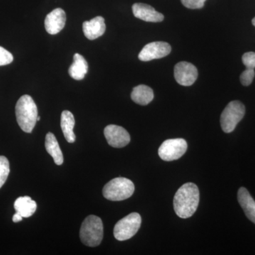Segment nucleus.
I'll return each instance as SVG.
<instances>
[{
	"mask_svg": "<svg viewBox=\"0 0 255 255\" xmlns=\"http://www.w3.org/2000/svg\"><path fill=\"white\" fill-rule=\"evenodd\" d=\"M23 217L18 213L16 212V214L13 216L12 221L14 223H18L22 221Z\"/></svg>",
	"mask_w": 255,
	"mask_h": 255,
	"instance_id": "nucleus-25",
	"label": "nucleus"
},
{
	"mask_svg": "<svg viewBox=\"0 0 255 255\" xmlns=\"http://www.w3.org/2000/svg\"><path fill=\"white\" fill-rule=\"evenodd\" d=\"M16 121L23 131L32 132L37 122L38 109L31 96L25 95L20 97L15 107Z\"/></svg>",
	"mask_w": 255,
	"mask_h": 255,
	"instance_id": "nucleus-2",
	"label": "nucleus"
},
{
	"mask_svg": "<svg viewBox=\"0 0 255 255\" xmlns=\"http://www.w3.org/2000/svg\"><path fill=\"white\" fill-rule=\"evenodd\" d=\"M9 172V160L4 156H0V189L7 179Z\"/></svg>",
	"mask_w": 255,
	"mask_h": 255,
	"instance_id": "nucleus-20",
	"label": "nucleus"
},
{
	"mask_svg": "<svg viewBox=\"0 0 255 255\" xmlns=\"http://www.w3.org/2000/svg\"><path fill=\"white\" fill-rule=\"evenodd\" d=\"M14 57L10 52L0 46V66L9 65L12 63Z\"/></svg>",
	"mask_w": 255,
	"mask_h": 255,
	"instance_id": "nucleus-22",
	"label": "nucleus"
},
{
	"mask_svg": "<svg viewBox=\"0 0 255 255\" xmlns=\"http://www.w3.org/2000/svg\"><path fill=\"white\" fill-rule=\"evenodd\" d=\"M104 132L109 145L112 147L121 148L127 146L130 141L128 132L124 128L119 126H107Z\"/></svg>",
	"mask_w": 255,
	"mask_h": 255,
	"instance_id": "nucleus-10",
	"label": "nucleus"
},
{
	"mask_svg": "<svg viewBox=\"0 0 255 255\" xmlns=\"http://www.w3.org/2000/svg\"><path fill=\"white\" fill-rule=\"evenodd\" d=\"M132 13L135 17L147 22H161L164 20V15L156 11L150 5L135 3L132 6Z\"/></svg>",
	"mask_w": 255,
	"mask_h": 255,
	"instance_id": "nucleus-12",
	"label": "nucleus"
},
{
	"mask_svg": "<svg viewBox=\"0 0 255 255\" xmlns=\"http://www.w3.org/2000/svg\"><path fill=\"white\" fill-rule=\"evenodd\" d=\"M83 32L89 40H95L102 36L106 31L105 18L102 16H97L89 21L83 23Z\"/></svg>",
	"mask_w": 255,
	"mask_h": 255,
	"instance_id": "nucleus-13",
	"label": "nucleus"
},
{
	"mask_svg": "<svg viewBox=\"0 0 255 255\" xmlns=\"http://www.w3.org/2000/svg\"><path fill=\"white\" fill-rule=\"evenodd\" d=\"M135 186L130 179L117 177L112 179L103 188V195L112 201H120L128 199L133 194Z\"/></svg>",
	"mask_w": 255,
	"mask_h": 255,
	"instance_id": "nucleus-4",
	"label": "nucleus"
},
{
	"mask_svg": "<svg viewBox=\"0 0 255 255\" xmlns=\"http://www.w3.org/2000/svg\"><path fill=\"white\" fill-rule=\"evenodd\" d=\"M75 121L73 114L70 111H63L60 118V127L63 130L64 136L67 141L73 143L76 140V136L74 133V127Z\"/></svg>",
	"mask_w": 255,
	"mask_h": 255,
	"instance_id": "nucleus-16",
	"label": "nucleus"
},
{
	"mask_svg": "<svg viewBox=\"0 0 255 255\" xmlns=\"http://www.w3.org/2000/svg\"><path fill=\"white\" fill-rule=\"evenodd\" d=\"M14 209L23 218H29L36 212L37 204L29 196H21L15 201Z\"/></svg>",
	"mask_w": 255,
	"mask_h": 255,
	"instance_id": "nucleus-18",
	"label": "nucleus"
},
{
	"mask_svg": "<svg viewBox=\"0 0 255 255\" xmlns=\"http://www.w3.org/2000/svg\"><path fill=\"white\" fill-rule=\"evenodd\" d=\"M255 76V72L254 70H251V69H246L243 73L241 74V82L242 85L244 86H249L253 82L254 80Z\"/></svg>",
	"mask_w": 255,
	"mask_h": 255,
	"instance_id": "nucleus-21",
	"label": "nucleus"
},
{
	"mask_svg": "<svg viewBox=\"0 0 255 255\" xmlns=\"http://www.w3.org/2000/svg\"><path fill=\"white\" fill-rule=\"evenodd\" d=\"M73 60V63L69 68V75L74 80H83L88 72V63L85 58L79 53H75Z\"/></svg>",
	"mask_w": 255,
	"mask_h": 255,
	"instance_id": "nucleus-15",
	"label": "nucleus"
},
{
	"mask_svg": "<svg viewBox=\"0 0 255 255\" xmlns=\"http://www.w3.org/2000/svg\"><path fill=\"white\" fill-rule=\"evenodd\" d=\"M174 78L182 86H191L198 78L197 68L188 62H179L174 66Z\"/></svg>",
	"mask_w": 255,
	"mask_h": 255,
	"instance_id": "nucleus-9",
	"label": "nucleus"
},
{
	"mask_svg": "<svg viewBox=\"0 0 255 255\" xmlns=\"http://www.w3.org/2000/svg\"><path fill=\"white\" fill-rule=\"evenodd\" d=\"M246 114V107L240 101L230 102L221 116V126L223 131L230 133L236 129Z\"/></svg>",
	"mask_w": 255,
	"mask_h": 255,
	"instance_id": "nucleus-5",
	"label": "nucleus"
},
{
	"mask_svg": "<svg viewBox=\"0 0 255 255\" xmlns=\"http://www.w3.org/2000/svg\"><path fill=\"white\" fill-rule=\"evenodd\" d=\"M243 63L247 69L254 70L255 68V53L254 52H248L243 55Z\"/></svg>",
	"mask_w": 255,
	"mask_h": 255,
	"instance_id": "nucleus-23",
	"label": "nucleus"
},
{
	"mask_svg": "<svg viewBox=\"0 0 255 255\" xmlns=\"http://www.w3.org/2000/svg\"><path fill=\"white\" fill-rule=\"evenodd\" d=\"M104 226L98 216L90 215L82 223L80 237L84 245L91 248L100 246L103 239Z\"/></svg>",
	"mask_w": 255,
	"mask_h": 255,
	"instance_id": "nucleus-3",
	"label": "nucleus"
},
{
	"mask_svg": "<svg viewBox=\"0 0 255 255\" xmlns=\"http://www.w3.org/2000/svg\"><path fill=\"white\" fill-rule=\"evenodd\" d=\"M131 99L139 105L145 106L150 104L154 99L153 90L147 85H140L134 87L131 93Z\"/></svg>",
	"mask_w": 255,
	"mask_h": 255,
	"instance_id": "nucleus-17",
	"label": "nucleus"
},
{
	"mask_svg": "<svg viewBox=\"0 0 255 255\" xmlns=\"http://www.w3.org/2000/svg\"><path fill=\"white\" fill-rule=\"evenodd\" d=\"M206 0H181L182 4L188 9H201L204 7Z\"/></svg>",
	"mask_w": 255,
	"mask_h": 255,
	"instance_id": "nucleus-24",
	"label": "nucleus"
},
{
	"mask_svg": "<svg viewBox=\"0 0 255 255\" xmlns=\"http://www.w3.org/2000/svg\"><path fill=\"white\" fill-rule=\"evenodd\" d=\"M141 216L131 213L117 222L114 228V236L119 241H125L133 237L141 226Z\"/></svg>",
	"mask_w": 255,
	"mask_h": 255,
	"instance_id": "nucleus-6",
	"label": "nucleus"
},
{
	"mask_svg": "<svg viewBox=\"0 0 255 255\" xmlns=\"http://www.w3.org/2000/svg\"><path fill=\"white\" fill-rule=\"evenodd\" d=\"M187 147V142L184 139H169L159 147L158 155L161 159L167 162L176 160L184 155Z\"/></svg>",
	"mask_w": 255,
	"mask_h": 255,
	"instance_id": "nucleus-7",
	"label": "nucleus"
},
{
	"mask_svg": "<svg viewBox=\"0 0 255 255\" xmlns=\"http://www.w3.org/2000/svg\"><path fill=\"white\" fill-rule=\"evenodd\" d=\"M199 204V188L194 183H186L178 189L174 198V209L181 219L190 218Z\"/></svg>",
	"mask_w": 255,
	"mask_h": 255,
	"instance_id": "nucleus-1",
	"label": "nucleus"
},
{
	"mask_svg": "<svg viewBox=\"0 0 255 255\" xmlns=\"http://www.w3.org/2000/svg\"><path fill=\"white\" fill-rule=\"evenodd\" d=\"M40 120H41V117H37V122H39Z\"/></svg>",
	"mask_w": 255,
	"mask_h": 255,
	"instance_id": "nucleus-27",
	"label": "nucleus"
},
{
	"mask_svg": "<svg viewBox=\"0 0 255 255\" xmlns=\"http://www.w3.org/2000/svg\"><path fill=\"white\" fill-rule=\"evenodd\" d=\"M66 22V14L61 8H57L45 18V28L50 35H55L59 33L65 27Z\"/></svg>",
	"mask_w": 255,
	"mask_h": 255,
	"instance_id": "nucleus-11",
	"label": "nucleus"
},
{
	"mask_svg": "<svg viewBox=\"0 0 255 255\" xmlns=\"http://www.w3.org/2000/svg\"><path fill=\"white\" fill-rule=\"evenodd\" d=\"M45 146H46L47 152L54 159L55 163L57 165L63 164L64 160L63 152L54 134L50 132L47 133Z\"/></svg>",
	"mask_w": 255,
	"mask_h": 255,
	"instance_id": "nucleus-19",
	"label": "nucleus"
},
{
	"mask_svg": "<svg viewBox=\"0 0 255 255\" xmlns=\"http://www.w3.org/2000/svg\"><path fill=\"white\" fill-rule=\"evenodd\" d=\"M172 48L168 43L156 41L148 43L142 48L138 55L139 60L147 62L155 59H160L171 53Z\"/></svg>",
	"mask_w": 255,
	"mask_h": 255,
	"instance_id": "nucleus-8",
	"label": "nucleus"
},
{
	"mask_svg": "<svg viewBox=\"0 0 255 255\" xmlns=\"http://www.w3.org/2000/svg\"><path fill=\"white\" fill-rule=\"evenodd\" d=\"M252 23H253V24L255 26V17L253 18V21H252Z\"/></svg>",
	"mask_w": 255,
	"mask_h": 255,
	"instance_id": "nucleus-26",
	"label": "nucleus"
},
{
	"mask_svg": "<svg viewBox=\"0 0 255 255\" xmlns=\"http://www.w3.org/2000/svg\"><path fill=\"white\" fill-rule=\"evenodd\" d=\"M238 199L248 219L255 224V201L246 188H240Z\"/></svg>",
	"mask_w": 255,
	"mask_h": 255,
	"instance_id": "nucleus-14",
	"label": "nucleus"
}]
</instances>
